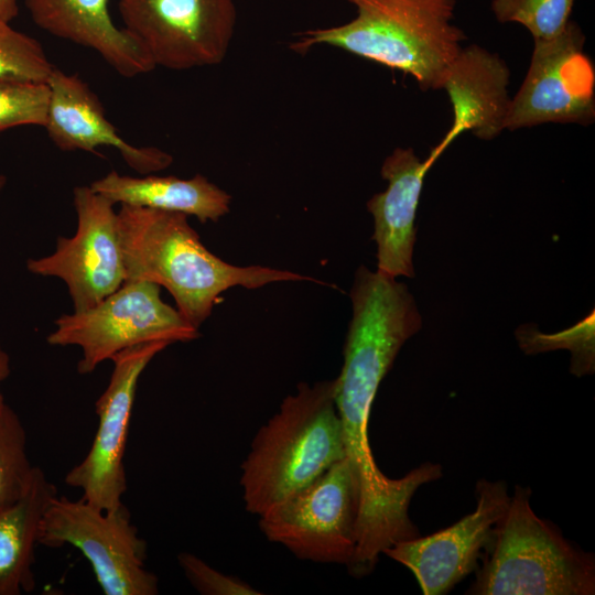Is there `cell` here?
<instances>
[{"label":"cell","mask_w":595,"mask_h":595,"mask_svg":"<svg viewBox=\"0 0 595 595\" xmlns=\"http://www.w3.org/2000/svg\"><path fill=\"white\" fill-rule=\"evenodd\" d=\"M4 184H6V177L3 175H0V192L3 188Z\"/></svg>","instance_id":"cell-28"},{"label":"cell","mask_w":595,"mask_h":595,"mask_svg":"<svg viewBox=\"0 0 595 595\" xmlns=\"http://www.w3.org/2000/svg\"><path fill=\"white\" fill-rule=\"evenodd\" d=\"M519 345L526 354H537L558 348H566L572 354L571 371L576 376L594 371V311L576 326L554 335L524 332L517 333Z\"/></svg>","instance_id":"cell-23"},{"label":"cell","mask_w":595,"mask_h":595,"mask_svg":"<svg viewBox=\"0 0 595 595\" xmlns=\"http://www.w3.org/2000/svg\"><path fill=\"white\" fill-rule=\"evenodd\" d=\"M48 102L47 83L0 79V132L20 126L44 128Z\"/></svg>","instance_id":"cell-24"},{"label":"cell","mask_w":595,"mask_h":595,"mask_svg":"<svg viewBox=\"0 0 595 595\" xmlns=\"http://www.w3.org/2000/svg\"><path fill=\"white\" fill-rule=\"evenodd\" d=\"M434 162L430 155L420 161L412 148H397L382 163L381 176L387 188L367 202L375 221L372 239L377 245V270L381 273L414 277L415 215L425 174Z\"/></svg>","instance_id":"cell-15"},{"label":"cell","mask_w":595,"mask_h":595,"mask_svg":"<svg viewBox=\"0 0 595 595\" xmlns=\"http://www.w3.org/2000/svg\"><path fill=\"white\" fill-rule=\"evenodd\" d=\"M169 345L163 340L147 342L110 359L113 370L109 383L95 404L98 425L91 446L64 478L68 486L83 491V499L102 511L116 512L125 507L123 456L139 378L152 358Z\"/></svg>","instance_id":"cell-10"},{"label":"cell","mask_w":595,"mask_h":595,"mask_svg":"<svg viewBox=\"0 0 595 595\" xmlns=\"http://www.w3.org/2000/svg\"><path fill=\"white\" fill-rule=\"evenodd\" d=\"M178 564L191 585L204 595H259L246 582L224 574L192 553H181Z\"/></svg>","instance_id":"cell-25"},{"label":"cell","mask_w":595,"mask_h":595,"mask_svg":"<svg viewBox=\"0 0 595 595\" xmlns=\"http://www.w3.org/2000/svg\"><path fill=\"white\" fill-rule=\"evenodd\" d=\"M350 300L353 316L344 364L335 379V402L346 458L360 479H370L379 470L368 435L372 402L400 348L421 328L422 318L404 283L364 266L356 271Z\"/></svg>","instance_id":"cell-2"},{"label":"cell","mask_w":595,"mask_h":595,"mask_svg":"<svg viewBox=\"0 0 595 595\" xmlns=\"http://www.w3.org/2000/svg\"><path fill=\"white\" fill-rule=\"evenodd\" d=\"M476 508L426 537L399 541L382 554L408 567L424 595H443L478 567L510 496L502 480L476 484Z\"/></svg>","instance_id":"cell-13"},{"label":"cell","mask_w":595,"mask_h":595,"mask_svg":"<svg viewBox=\"0 0 595 595\" xmlns=\"http://www.w3.org/2000/svg\"><path fill=\"white\" fill-rule=\"evenodd\" d=\"M161 286L148 281H125L95 306L63 314L47 336L53 346H78L77 370L93 372L119 351L153 340L191 342L199 336L177 311L162 301Z\"/></svg>","instance_id":"cell-7"},{"label":"cell","mask_w":595,"mask_h":595,"mask_svg":"<svg viewBox=\"0 0 595 595\" xmlns=\"http://www.w3.org/2000/svg\"><path fill=\"white\" fill-rule=\"evenodd\" d=\"M47 84L50 102L44 128L58 149L97 153L100 147H111L140 174L159 172L172 164L167 152L155 147H134L123 140L107 119L96 94L78 75L55 67Z\"/></svg>","instance_id":"cell-14"},{"label":"cell","mask_w":595,"mask_h":595,"mask_svg":"<svg viewBox=\"0 0 595 595\" xmlns=\"http://www.w3.org/2000/svg\"><path fill=\"white\" fill-rule=\"evenodd\" d=\"M45 32L96 51L119 75L131 78L154 67L145 51L108 11V0H24Z\"/></svg>","instance_id":"cell-17"},{"label":"cell","mask_w":595,"mask_h":595,"mask_svg":"<svg viewBox=\"0 0 595 595\" xmlns=\"http://www.w3.org/2000/svg\"><path fill=\"white\" fill-rule=\"evenodd\" d=\"M118 230L125 281H148L165 288L180 314L198 328L218 296L240 285L258 289L281 281H321L286 270L230 264L201 241L187 215L120 205Z\"/></svg>","instance_id":"cell-1"},{"label":"cell","mask_w":595,"mask_h":595,"mask_svg":"<svg viewBox=\"0 0 595 595\" xmlns=\"http://www.w3.org/2000/svg\"><path fill=\"white\" fill-rule=\"evenodd\" d=\"M575 0H491L499 23H519L534 41L559 35L567 22Z\"/></svg>","instance_id":"cell-21"},{"label":"cell","mask_w":595,"mask_h":595,"mask_svg":"<svg viewBox=\"0 0 595 595\" xmlns=\"http://www.w3.org/2000/svg\"><path fill=\"white\" fill-rule=\"evenodd\" d=\"M359 513L358 480L345 457L260 515L259 528L298 559L348 567L357 547Z\"/></svg>","instance_id":"cell-6"},{"label":"cell","mask_w":595,"mask_h":595,"mask_svg":"<svg viewBox=\"0 0 595 595\" xmlns=\"http://www.w3.org/2000/svg\"><path fill=\"white\" fill-rule=\"evenodd\" d=\"M39 543L71 545L89 562L105 595H155L159 582L145 569L147 542L126 507L102 511L85 499L54 496L40 526Z\"/></svg>","instance_id":"cell-8"},{"label":"cell","mask_w":595,"mask_h":595,"mask_svg":"<svg viewBox=\"0 0 595 595\" xmlns=\"http://www.w3.org/2000/svg\"><path fill=\"white\" fill-rule=\"evenodd\" d=\"M56 495L54 484L34 466L23 495L0 508V595L34 591V549L44 512Z\"/></svg>","instance_id":"cell-19"},{"label":"cell","mask_w":595,"mask_h":595,"mask_svg":"<svg viewBox=\"0 0 595 595\" xmlns=\"http://www.w3.org/2000/svg\"><path fill=\"white\" fill-rule=\"evenodd\" d=\"M349 22L300 32L298 53L329 45L414 77L423 90L440 89L444 73L466 39L453 23L456 0H347Z\"/></svg>","instance_id":"cell-3"},{"label":"cell","mask_w":595,"mask_h":595,"mask_svg":"<svg viewBox=\"0 0 595 595\" xmlns=\"http://www.w3.org/2000/svg\"><path fill=\"white\" fill-rule=\"evenodd\" d=\"M345 457L335 379L299 385L258 430L241 464L247 511L259 517Z\"/></svg>","instance_id":"cell-4"},{"label":"cell","mask_w":595,"mask_h":595,"mask_svg":"<svg viewBox=\"0 0 595 595\" xmlns=\"http://www.w3.org/2000/svg\"><path fill=\"white\" fill-rule=\"evenodd\" d=\"M33 469L26 454L23 423L15 411L3 402L0 405V508L23 495Z\"/></svg>","instance_id":"cell-20"},{"label":"cell","mask_w":595,"mask_h":595,"mask_svg":"<svg viewBox=\"0 0 595 595\" xmlns=\"http://www.w3.org/2000/svg\"><path fill=\"white\" fill-rule=\"evenodd\" d=\"M19 12L17 0H0V21L10 22Z\"/></svg>","instance_id":"cell-26"},{"label":"cell","mask_w":595,"mask_h":595,"mask_svg":"<svg viewBox=\"0 0 595 595\" xmlns=\"http://www.w3.org/2000/svg\"><path fill=\"white\" fill-rule=\"evenodd\" d=\"M509 77V68L497 54L478 45L461 50L440 85L450 97L454 120L443 141L432 150L435 155L440 156L464 131L489 140L505 130L511 101L507 91Z\"/></svg>","instance_id":"cell-16"},{"label":"cell","mask_w":595,"mask_h":595,"mask_svg":"<svg viewBox=\"0 0 595 595\" xmlns=\"http://www.w3.org/2000/svg\"><path fill=\"white\" fill-rule=\"evenodd\" d=\"M115 205L148 207L217 221L230 208L231 196L202 174L192 178L145 175L134 177L109 172L89 185Z\"/></svg>","instance_id":"cell-18"},{"label":"cell","mask_w":595,"mask_h":595,"mask_svg":"<svg viewBox=\"0 0 595 595\" xmlns=\"http://www.w3.org/2000/svg\"><path fill=\"white\" fill-rule=\"evenodd\" d=\"M123 28L154 67L184 71L224 61L234 36V0H119Z\"/></svg>","instance_id":"cell-9"},{"label":"cell","mask_w":595,"mask_h":595,"mask_svg":"<svg viewBox=\"0 0 595 595\" xmlns=\"http://www.w3.org/2000/svg\"><path fill=\"white\" fill-rule=\"evenodd\" d=\"M584 43L582 29L572 20L555 37L534 41L527 76L510 101L505 129L593 122L595 69Z\"/></svg>","instance_id":"cell-11"},{"label":"cell","mask_w":595,"mask_h":595,"mask_svg":"<svg viewBox=\"0 0 595 595\" xmlns=\"http://www.w3.org/2000/svg\"><path fill=\"white\" fill-rule=\"evenodd\" d=\"M54 68L39 41L0 21V79L47 83Z\"/></svg>","instance_id":"cell-22"},{"label":"cell","mask_w":595,"mask_h":595,"mask_svg":"<svg viewBox=\"0 0 595 595\" xmlns=\"http://www.w3.org/2000/svg\"><path fill=\"white\" fill-rule=\"evenodd\" d=\"M77 229L58 237L55 250L30 259L31 273L55 277L67 285L74 312L98 304L126 280L115 204L90 186L73 191Z\"/></svg>","instance_id":"cell-12"},{"label":"cell","mask_w":595,"mask_h":595,"mask_svg":"<svg viewBox=\"0 0 595 595\" xmlns=\"http://www.w3.org/2000/svg\"><path fill=\"white\" fill-rule=\"evenodd\" d=\"M10 371V358L0 345V405L4 402L1 383L9 377Z\"/></svg>","instance_id":"cell-27"},{"label":"cell","mask_w":595,"mask_h":595,"mask_svg":"<svg viewBox=\"0 0 595 595\" xmlns=\"http://www.w3.org/2000/svg\"><path fill=\"white\" fill-rule=\"evenodd\" d=\"M531 489L516 485L483 553L472 595H593L595 559L538 517Z\"/></svg>","instance_id":"cell-5"}]
</instances>
